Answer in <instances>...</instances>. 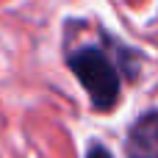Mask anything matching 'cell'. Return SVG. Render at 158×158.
Returning a JSON list of instances; mask_svg holds the SVG:
<instances>
[{
  "mask_svg": "<svg viewBox=\"0 0 158 158\" xmlns=\"http://www.w3.org/2000/svg\"><path fill=\"white\" fill-rule=\"evenodd\" d=\"M67 64L75 72V78L81 81V86L86 89V94L97 111L114 108V103L119 100V72L100 47H81V50L69 53Z\"/></svg>",
  "mask_w": 158,
  "mask_h": 158,
  "instance_id": "cell-1",
  "label": "cell"
},
{
  "mask_svg": "<svg viewBox=\"0 0 158 158\" xmlns=\"http://www.w3.org/2000/svg\"><path fill=\"white\" fill-rule=\"evenodd\" d=\"M125 158H158V111H147L131 125Z\"/></svg>",
  "mask_w": 158,
  "mask_h": 158,
  "instance_id": "cell-2",
  "label": "cell"
},
{
  "mask_svg": "<svg viewBox=\"0 0 158 158\" xmlns=\"http://www.w3.org/2000/svg\"><path fill=\"white\" fill-rule=\"evenodd\" d=\"M86 158H111V153H108V150H106L103 144H97V142H94V144L89 147V153H86Z\"/></svg>",
  "mask_w": 158,
  "mask_h": 158,
  "instance_id": "cell-3",
  "label": "cell"
}]
</instances>
